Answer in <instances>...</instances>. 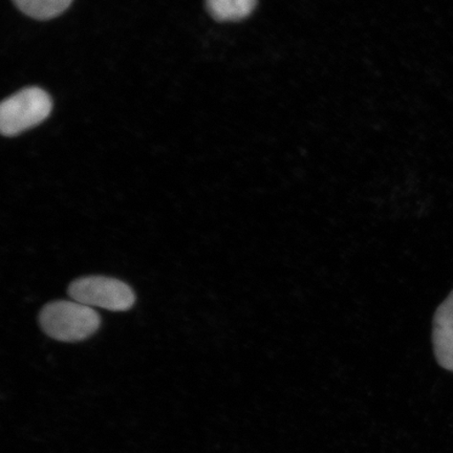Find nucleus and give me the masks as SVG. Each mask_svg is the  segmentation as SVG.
Segmentation results:
<instances>
[{"mask_svg":"<svg viewBox=\"0 0 453 453\" xmlns=\"http://www.w3.org/2000/svg\"><path fill=\"white\" fill-rule=\"evenodd\" d=\"M16 7L32 19L47 20L64 13L73 0H13Z\"/></svg>","mask_w":453,"mask_h":453,"instance_id":"obj_6","label":"nucleus"},{"mask_svg":"<svg viewBox=\"0 0 453 453\" xmlns=\"http://www.w3.org/2000/svg\"><path fill=\"white\" fill-rule=\"evenodd\" d=\"M433 343L438 364L453 372V291L435 311Z\"/></svg>","mask_w":453,"mask_h":453,"instance_id":"obj_4","label":"nucleus"},{"mask_svg":"<svg viewBox=\"0 0 453 453\" xmlns=\"http://www.w3.org/2000/svg\"><path fill=\"white\" fill-rule=\"evenodd\" d=\"M52 99L39 88L19 90L0 106V130L5 137H13L41 124L52 111Z\"/></svg>","mask_w":453,"mask_h":453,"instance_id":"obj_2","label":"nucleus"},{"mask_svg":"<svg viewBox=\"0 0 453 453\" xmlns=\"http://www.w3.org/2000/svg\"><path fill=\"white\" fill-rule=\"evenodd\" d=\"M257 0H206L209 14L219 22L246 19L257 8Z\"/></svg>","mask_w":453,"mask_h":453,"instance_id":"obj_5","label":"nucleus"},{"mask_svg":"<svg viewBox=\"0 0 453 453\" xmlns=\"http://www.w3.org/2000/svg\"><path fill=\"white\" fill-rule=\"evenodd\" d=\"M69 294L75 302L90 308L126 311L134 307L135 294L127 283L107 276H87L73 280Z\"/></svg>","mask_w":453,"mask_h":453,"instance_id":"obj_3","label":"nucleus"},{"mask_svg":"<svg viewBox=\"0 0 453 453\" xmlns=\"http://www.w3.org/2000/svg\"><path fill=\"white\" fill-rule=\"evenodd\" d=\"M39 322L47 335L62 342H82L99 330L97 311L83 303L59 300L44 305Z\"/></svg>","mask_w":453,"mask_h":453,"instance_id":"obj_1","label":"nucleus"}]
</instances>
